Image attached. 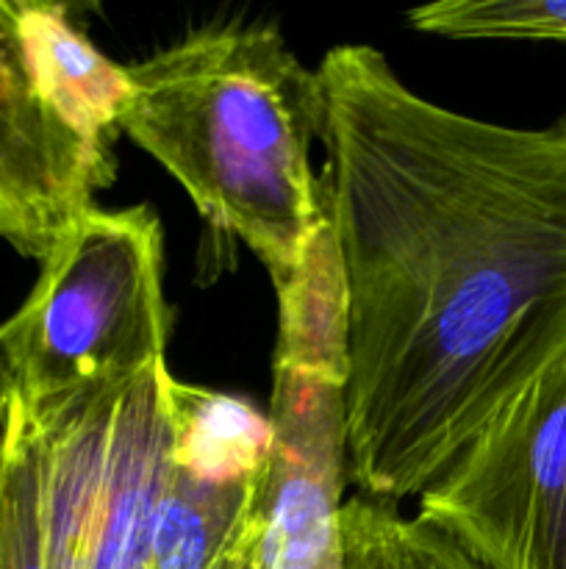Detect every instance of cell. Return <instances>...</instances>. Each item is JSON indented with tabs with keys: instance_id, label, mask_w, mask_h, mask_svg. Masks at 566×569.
<instances>
[{
	"instance_id": "6da1fadb",
	"label": "cell",
	"mask_w": 566,
	"mask_h": 569,
	"mask_svg": "<svg viewBox=\"0 0 566 569\" xmlns=\"http://www.w3.org/2000/svg\"><path fill=\"white\" fill-rule=\"evenodd\" d=\"M316 81L347 487L397 506L566 359V111L477 120L372 44L331 48Z\"/></svg>"
},
{
	"instance_id": "7a4b0ae2",
	"label": "cell",
	"mask_w": 566,
	"mask_h": 569,
	"mask_svg": "<svg viewBox=\"0 0 566 569\" xmlns=\"http://www.w3.org/2000/svg\"><path fill=\"white\" fill-rule=\"evenodd\" d=\"M128 133L200 214L236 237L286 287L327 228L311 170L320 81L275 26H205L125 64Z\"/></svg>"
},
{
	"instance_id": "3957f363",
	"label": "cell",
	"mask_w": 566,
	"mask_h": 569,
	"mask_svg": "<svg viewBox=\"0 0 566 569\" xmlns=\"http://www.w3.org/2000/svg\"><path fill=\"white\" fill-rule=\"evenodd\" d=\"M0 350L28 417L98 400L166 361L164 231L153 206L83 211L42 261Z\"/></svg>"
},
{
	"instance_id": "277c9868",
	"label": "cell",
	"mask_w": 566,
	"mask_h": 569,
	"mask_svg": "<svg viewBox=\"0 0 566 569\" xmlns=\"http://www.w3.org/2000/svg\"><path fill=\"white\" fill-rule=\"evenodd\" d=\"M170 367L98 400L28 417L48 569H144L172 467ZM22 409V406H20Z\"/></svg>"
},
{
	"instance_id": "5b68a950",
	"label": "cell",
	"mask_w": 566,
	"mask_h": 569,
	"mask_svg": "<svg viewBox=\"0 0 566 569\" xmlns=\"http://www.w3.org/2000/svg\"><path fill=\"white\" fill-rule=\"evenodd\" d=\"M416 517L483 569H566V359L455 456Z\"/></svg>"
},
{
	"instance_id": "8992f818",
	"label": "cell",
	"mask_w": 566,
	"mask_h": 569,
	"mask_svg": "<svg viewBox=\"0 0 566 569\" xmlns=\"http://www.w3.org/2000/svg\"><path fill=\"white\" fill-rule=\"evenodd\" d=\"M172 467L144 569H236L259 545L270 420L181 381H172Z\"/></svg>"
},
{
	"instance_id": "52a82bcc",
	"label": "cell",
	"mask_w": 566,
	"mask_h": 569,
	"mask_svg": "<svg viewBox=\"0 0 566 569\" xmlns=\"http://www.w3.org/2000/svg\"><path fill=\"white\" fill-rule=\"evenodd\" d=\"M111 181V142L81 131L42 92L14 0H0V239L42 261Z\"/></svg>"
},
{
	"instance_id": "ba28073f",
	"label": "cell",
	"mask_w": 566,
	"mask_h": 569,
	"mask_svg": "<svg viewBox=\"0 0 566 569\" xmlns=\"http://www.w3.org/2000/svg\"><path fill=\"white\" fill-rule=\"evenodd\" d=\"M14 22L42 92L81 131L111 142L128 98L125 64L100 53L67 6L14 0Z\"/></svg>"
},
{
	"instance_id": "9c48e42d",
	"label": "cell",
	"mask_w": 566,
	"mask_h": 569,
	"mask_svg": "<svg viewBox=\"0 0 566 569\" xmlns=\"http://www.w3.org/2000/svg\"><path fill=\"white\" fill-rule=\"evenodd\" d=\"M342 569H483L438 528L355 492L338 511Z\"/></svg>"
},
{
	"instance_id": "30bf717a",
	"label": "cell",
	"mask_w": 566,
	"mask_h": 569,
	"mask_svg": "<svg viewBox=\"0 0 566 569\" xmlns=\"http://www.w3.org/2000/svg\"><path fill=\"white\" fill-rule=\"evenodd\" d=\"M405 17L416 31L447 39L566 42V0H442Z\"/></svg>"
},
{
	"instance_id": "8fae6325",
	"label": "cell",
	"mask_w": 566,
	"mask_h": 569,
	"mask_svg": "<svg viewBox=\"0 0 566 569\" xmlns=\"http://www.w3.org/2000/svg\"><path fill=\"white\" fill-rule=\"evenodd\" d=\"M0 569H48L39 533L33 442L17 395L0 445Z\"/></svg>"
},
{
	"instance_id": "7c38bea8",
	"label": "cell",
	"mask_w": 566,
	"mask_h": 569,
	"mask_svg": "<svg viewBox=\"0 0 566 569\" xmlns=\"http://www.w3.org/2000/svg\"><path fill=\"white\" fill-rule=\"evenodd\" d=\"M11 403H14V387H11V372L6 365V356L0 350V445H3L6 428H9Z\"/></svg>"
},
{
	"instance_id": "4fadbf2b",
	"label": "cell",
	"mask_w": 566,
	"mask_h": 569,
	"mask_svg": "<svg viewBox=\"0 0 566 569\" xmlns=\"http://www.w3.org/2000/svg\"><path fill=\"white\" fill-rule=\"evenodd\" d=\"M255 548H259V545H255ZM255 548L250 550L247 556H244V559H242V565H239L236 569H255Z\"/></svg>"
}]
</instances>
